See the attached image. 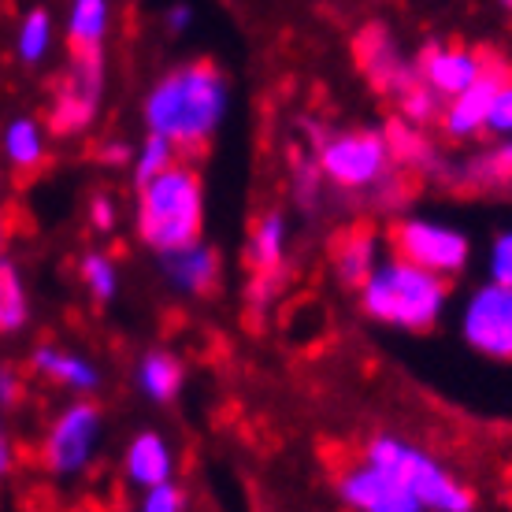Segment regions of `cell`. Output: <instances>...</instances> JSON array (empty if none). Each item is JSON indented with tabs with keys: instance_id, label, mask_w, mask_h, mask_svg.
Here are the masks:
<instances>
[{
	"instance_id": "cell-1",
	"label": "cell",
	"mask_w": 512,
	"mask_h": 512,
	"mask_svg": "<svg viewBox=\"0 0 512 512\" xmlns=\"http://www.w3.org/2000/svg\"><path fill=\"white\" fill-rule=\"evenodd\" d=\"M227 78L216 64L190 60V64L167 71L153 90L145 93L141 116L149 134H164L175 141L179 153L205 149L208 138L219 130L227 116Z\"/></svg>"
},
{
	"instance_id": "cell-2",
	"label": "cell",
	"mask_w": 512,
	"mask_h": 512,
	"mask_svg": "<svg viewBox=\"0 0 512 512\" xmlns=\"http://www.w3.org/2000/svg\"><path fill=\"white\" fill-rule=\"evenodd\" d=\"M449 305V279L412 264L405 256L379 260L360 282L364 316L397 331H431Z\"/></svg>"
},
{
	"instance_id": "cell-3",
	"label": "cell",
	"mask_w": 512,
	"mask_h": 512,
	"mask_svg": "<svg viewBox=\"0 0 512 512\" xmlns=\"http://www.w3.org/2000/svg\"><path fill=\"white\" fill-rule=\"evenodd\" d=\"M205 231V186L186 160L167 164L138 186V238L156 256L175 253Z\"/></svg>"
},
{
	"instance_id": "cell-4",
	"label": "cell",
	"mask_w": 512,
	"mask_h": 512,
	"mask_svg": "<svg viewBox=\"0 0 512 512\" xmlns=\"http://www.w3.org/2000/svg\"><path fill=\"white\" fill-rule=\"evenodd\" d=\"M364 461L394 475L397 483L420 501V509H431V512L475 509L472 490L464 487L461 479H453L431 453H423V449L401 442L397 435L372 438V442L364 446Z\"/></svg>"
},
{
	"instance_id": "cell-5",
	"label": "cell",
	"mask_w": 512,
	"mask_h": 512,
	"mask_svg": "<svg viewBox=\"0 0 512 512\" xmlns=\"http://www.w3.org/2000/svg\"><path fill=\"white\" fill-rule=\"evenodd\" d=\"M316 164H320L323 179L338 186V190L360 193L375 190L383 182L394 179V156H390V141L383 130H331L327 138L316 145Z\"/></svg>"
},
{
	"instance_id": "cell-6",
	"label": "cell",
	"mask_w": 512,
	"mask_h": 512,
	"mask_svg": "<svg viewBox=\"0 0 512 512\" xmlns=\"http://www.w3.org/2000/svg\"><path fill=\"white\" fill-rule=\"evenodd\" d=\"M101 431H104V416L101 405L93 401H75L67 405L56 420L49 423V435H45V446H41V461L56 479H75L93 464V453L101 446Z\"/></svg>"
},
{
	"instance_id": "cell-7",
	"label": "cell",
	"mask_w": 512,
	"mask_h": 512,
	"mask_svg": "<svg viewBox=\"0 0 512 512\" xmlns=\"http://www.w3.org/2000/svg\"><path fill=\"white\" fill-rule=\"evenodd\" d=\"M104 97V52L101 49H71L67 75L56 86L49 112V127L56 134H86L101 112Z\"/></svg>"
},
{
	"instance_id": "cell-8",
	"label": "cell",
	"mask_w": 512,
	"mask_h": 512,
	"mask_svg": "<svg viewBox=\"0 0 512 512\" xmlns=\"http://www.w3.org/2000/svg\"><path fill=\"white\" fill-rule=\"evenodd\" d=\"M390 245L397 256L435 271L442 279L461 275L468 268V256H472L468 234L449 227V223H438V219H401L390 231Z\"/></svg>"
},
{
	"instance_id": "cell-9",
	"label": "cell",
	"mask_w": 512,
	"mask_h": 512,
	"mask_svg": "<svg viewBox=\"0 0 512 512\" xmlns=\"http://www.w3.org/2000/svg\"><path fill=\"white\" fill-rule=\"evenodd\" d=\"M461 338L490 360H512V286H475L461 308Z\"/></svg>"
},
{
	"instance_id": "cell-10",
	"label": "cell",
	"mask_w": 512,
	"mask_h": 512,
	"mask_svg": "<svg viewBox=\"0 0 512 512\" xmlns=\"http://www.w3.org/2000/svg\"><path fill=\"white\" fill-rule=\"evenodd\" d=\"M338 498L360 512H423L420 501L412 498L394 475L368 461L353 464L338 475Z\"/></svg>"
},
{
	"instance_id": "cell-11",
	"label": "cell",
	"mask_w": 512,
	"mask_h": 512,
	"mask_svg": "<svg viewBox=\"0 0 512 512\" xmlns=\"http://www.w3.org/2000/svg\"><path fill=\"white\" fill-rule=\"evenodd\" d=\"M357 64L368 75L375 90L394 97L409 78H416V67L397 52L394 38L386 34V26H364L357 34Z\"/></svg>"
},
{
	"instance_id": "cell-12",
	"label": "cell",
	"mask_w": 512,
	"mask_h": 512,
	"mask_svg": "<svg viewBox=\"0 0 512 512\" xmlns=\"http://www.w3.org/2000/svg\"><path fill=\"white\" fill-rule=\"evenodd\" d=\"M501 78H505V71L490 64L487 71H483V78H475L468 90H461L457 97H449V101L442 104L438 123L446 130V138L468 141V138H475V134H483L487 112H490V97H494Z\"/></svg>"
},
{
	"instance_id": "cell-13",
	"label": "cell",
	"mask_w": 512,
	"mask_h": 512,
	"mask_svg": "<svg viewBox=\"0 0 512 512\" xmlns=\"http://www.w3.org/2000/svg\"><path fill=\"white\" fill-rule=\"evenodd\" d=\"M490 67L487 56H479V52H468V49H427L420 56V78L431 86V90L449 101V97H457L461 90H468L475 78H483V71Z\"/></svg>"
},
{
	"instance_id": "cell-14",
	"label": "cell",
	"mask_w": 512,
	"mask_h": 512,
	"mask_svg": "<svg viewBox=\"0 0 512 512\" xmlns=\"http://www.w3.org/2000/svg\"><path fill=\"white\" fill-rule=\"evenodd\" d=\"M160 271L171 282V290H179L186 297H205L216 290L219 282V253L197 238V242L182 245L175 253L160 256Z\"/></svg>"
},
{
	"instance_id": "cell-15",
	"label": "cell",
	"mask_w": 512,
	"mask_h": 512,
	"mask_svg": "<svg viewBox=\"0 0 512 512\" xmlns=\"http://www.w3.org/2000/svg\"><path fill=\"white\" fill-rule=\"evenodd\" d=\"M123 479L134 490H149L164 479H175V449L160 431H138L123 449Z\"/></svg>"
},
{
	"instance_id": "cell-16",
	"label": "cell",
	"mask_w": 512,
	"mask_h": 512,
	"mask_svg": "<svg viewBox=\"0 0 512 512\" xmlns=\"http://www.w3.org/2000/svg\"><path fill=\"white\" fill-rule=\"evenodd\" d=\"M30 368L45 375V379H52L56 386H67L71 394H93L101 386V372H97L93 360L60 346H38L30 353Z\"/></svg>"
},
{
	"instance_id": "cell-17",
	"label": "cell",
	"mask_w": 512,
	"mask_h": 512,
	"mask_svg": "<svg viewBox=\"0 0 512 512\" xmlns=\"http://www.w3.org/2000/svg\"><path fill=\"white\" fill-rule=\"evenodd\" d=\"M134 383L138 390L153 405H175L182 394V383H186V368L175 353L167 349H149L145 357L138 360V372H134Z\"/></svg>"
},
{
	"instance_id": "cell-18",
	"label": "cell",
	"mask_w": 512,
	"mask_h": 512,
	"mask_svg": "<svg viewBox=\"0 0 512 512\" xmlns=\"http://www.w3.org/2000/svg\"><path fill=\"white\" fill-rule=\"evenodd\" d=\"M457 186H472V190H501L512 182V145L509 138H501L498 145H490L487 153H479L468 164H449V179Z\"/></svg>"
},
{
	"instance_id": "cell-19",
	"label": "cell",
	"mask_w": 512,
	"mask_h": 512,
	"mask_svg": "<svg viewBox=\"0 0 512 512\" xmlns=\"http://www.w3.org/2000/svg\"><path fill=\"white\" fill-rule=\"evenodd\" d=\"M331 260H334V271H338V279L346 282V286H357L372 275V268L383 260L379 256V238L372 231H349L342 234L338 242L331 245Z\"/></svg>"
},
{
	"instance_id": "cell-20",
	"label": "cell",
	"mask_w": 512,
	"mask_h": 512,
	"mask_svg": "<svg viewBox=\"0 0 512 512\" xmlns=\"http://www.w3.org/2000/svg\"><path fill=\"white\" fill-rule=\"evenodd\" d=\"M0 149H4V160L15 167V171H34V167L45 164V127L38 119L19 116L4 127V138H0Z\"/></svg>"
},
{
	"instance_id": "cell-21",
	"label": "cell",
	"mask_w": 512,
	"mask_h": 512,
	"mask_svg": "<svg viewBox=\"0 0 512 512\" xmlns=\"http://www.w3.org/2000/svg\"><path fill=\"white\" fill-rule=\"evenodd\" d=\"M286 242H290V231H286L282 212H264L256 219L253 234H249V264H253V271H282Z\"/></svg>"
},
{
	"instance_id": "cell-22",
	"label": "cell",
	"mask_w": 512,
	"mask_h": 512,
	"mask_svg": "<svg viewBox=\"0 0 512 512\" xmlns=\"http://www.w3.org/2000/svg\"><path fill=\"white\" fill-rule=\"evenodd\" d=\"M30 323V297H26L23 271L12 260H0V334H19Z\"/></svg>"
},
{
	"instance_id": "cell-23",
	"label": "cell",
	"mask_w": 512,
	"mask_h": 512,
	"mask_svg": "<svg viewBox=\"0 0 512 512\" xmlns=\"http://www.w3.org/2000/svg\"><path fill=\"white\" fill-rule=\"evenodd\" d=\"M104 34H108V0H71L67 12L71 49H101Z\"/></svg>"
},
{
	"instance_id": "cell-24",
	"label": "cell",
	"mask_w": 512,
	"mask_h": 512,
	"mask_svg": "<svg viewBox=\"0 0 512 512\" xmlns=\"http://www.w3.org/2000/svg\"><path fill=\"white\" fill-rule=\"evenodd\" d=\"M52 49V15L49 8H30L19 23V34H15V56L19 64L38 67Z\"/></svg>"
},
{
	"instance_id": "cell-25",
	"label": "cell",
	"mask_w": 512,
	"mask_h": 512,
	"mask_svg": "<svg viewBox=\"0 0 512 512\" xmlns=\"http://www.w3.org/2000/svg\"><path fill=\"white\" fill-rule=\"evenodd\" d=\"M394 101H397V108H401V119L412 123V127H427V123H435V119L442 116V97L423 82L420 71H416V78H409V82L394 93Z\"/></svg>"
},
{
	"instance_id": "cell-26",
	"label": "cell",
	"mask_w": 512,
	"mask_h": 512,
	"mask_svg": "<svg viewBox=\"0 0 512 512\" xmlns=\"http://www.w3.org/2000/svg\"><path fill=\"white\" fill-rule=\"evenodd\" d=\"M78 275H82V282H86V290H90L93 301H101V305L116 301L119 268H116V260H112L108 253H101V249L86 253V256H82V264H78Z\"/></svg>"
},
{
	"instance_id": "cell-27",
	"label": "cell",
	"mask_w": 512,
	"mask_h": 512,
	"mask_svg": "<svg viewBox=\"0 0 512 512\" xmlns=\"http://www.w3.org/2000/svg\"><path fill=\"white\" fill-rule=\"evenodd\" d=\"M179 160V149H175V141L164 138V134H149V138L141 141V149L130 156V175H134V190H138L141 182H149L153 175H160L167 164H175Z\"/></svg>"
},
{
	"instance_id": "cell-28",
	"label": "cell",
	"mask_w": 512,
	"mask_h": 512,
	"mask_svg": "<svg viewBox=\"0 0 512 512\" xmlns=\"http://www.w3.org/2000/svg\"><path fill=\"white\" fill-rule=\"evenodd\" d=\"M490 138H512V78L505 75L498 82V90L490 97V112H487V127H483Z\"/></svg>"
},
{
	"instance_id": "cell-29",
	"label": "cell",
	"mask_w": 512,
	"mask_h": 512,
	"mask_svg": "<svg viewBox=\"0 0 512 512\" xmlns=\"http://www.w3.org/2000/svg\"><path fill=\"white\" fill-rule=\"evenodd\" d=\"M275 294H279V271H256V279L245 286V312L253 320L268 316V308L275 305Z\"/></svg>"
},
{
	"instance_id": "cell-30",
	"label": "cell",
	"mask_w": 512,
	"mask_h": 512,
	"mask_svg": "<svg viewBox=\"0 0 512 512\" xmlns=\"http://www.w3.org/2000/svg\"><path fill=\"white\" fill-rule=\"evenodd\" d=\"M141 494H145V498H141V509L145 512H182L190 505V494H186L175 479H164V483L141 490Z\"/></svg>"
},
{
	"instance_id": "cell-31",
	"label": "cell",
	"mask_w": 512,
	"mask_h": 512,
	"mask_svg": "<svg viewBox=\"0 0 512 512\" xmlns=\"http://www.w3.org/2000/svg\"><path fill=\"white\" fill-rule=\"evenodd\" d=\"M487 279L490 282H501V286H512V231H501L498 238L490 242Z\"/></svg>"
},
{
	"instance_id": "cell-32",
	"label": "cell",
	"mask_w": 512,
	"mask_h": 512,
	"mask_svg": "<svg viewBox=\"0 0 512 512\" xmlns=\"http://www.w3.org/2000/svg\"><path fill=\"white\" fill-rule=\"evenodd\" d=\"M23 401V375L15 364L0 360V412H12Z\"/></svg>"
},
{
	"instance_id": "cell-33",
	"label": "cell",
	"mask_w": 512,
	"mask_h": 512,
	"mask_svg": "<svg viewBox=\"0 0 512 512\" xmlns=\"http://www.w3.org/2000/svg\"><path fill=\"white\" fill-rule=\"evenodd\" d=\"M90 223H93V231H101V234H112L119 227V208L108 193H97L90 201Z\"/></svg>"
},
{
	"instance_id": "cell-34",
	"label": "cell",
	"mask_w": 512,
	"mask_h": 512,
	"mask_svg": "<svg viewBox=\"0 0 512 512\" xmlns=\"http://www.w3.org/2000/svg\"><path fill=\"white\" fill-rule=\"evenodd\" d=\"M130 156H134V149H130L127 141H104L101 149H97V160L104 167H130Z\"/></svg>"
},
{
	"instance_id": "cell-35",
	"label": "cell",
	"mask_w": 512,
	"mask_h": 512,
	"mask_svg": "<svg viewBox=\"0 0 512 512\" xmlns=\"http://www.w3.org/2000/svg\"><path fill=\"white\" fill-rule=\"evenodd\" d=\"M190 23H193V8H190V4H171V8H167L164 26L171 30V34H182V30H186Z\"/></svg>"
},
{
	"instance_id": "cell-36",
	"label": "cell",
	"mask_w": 512,
	"mask_h": 512,
	"mask_svg": "<svg viewBox=\"0 0 512 512\" xmlns=\"http://www.w3.org/2000/svg\"><path fill=\"white\" fill-rule=\"evenodd\" d=\"M15 468V449H12V438H8V427L0 420V479H8Z\"/></svg>"
},
{
	"instance_id": "cell-37",
	"label": "cell",
	"mask_w": 512,
	"mask_h": 512,
	"mask_svg": "<svg viewBox=\"0 0 512 512\" xmlns=\"http://www.w3.org/2000/svg\"><path fill=\"white\" fill-rule=\"evenodd\" d=\"M4 242H8V223L0 216V260H4Z\"/></svg>"
},
{
	"instance_id": "cell-38",
	"label": "cell",
	"mask_w": 512,
	"mask_h": 512,
	"mask_svg": "<svg viewBox=\"0 0 512 512\" xmlns=\"http://www.w3.org/2000/svg\"><path fill=\"white\" fill-rule=\"evenodd\" d=\"M501 8H505V12H512V0H498Z\"/></svg>"
},
{
	"instance_id": "cell-39",
	"label": "cell",
	"mask_w": 512,
	"mask_h": 512,
	"mask_svg": "<svg viewBox=\"0 0 512 512\" xmlns=\"http://www.w3.org/2000/svg\"><path fill=\"white\" fill-rule=\"evenodd\" d=\"M509 145H512V138H509Z\"/></svg>"
}]
</instances>
